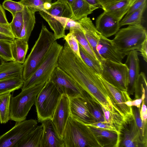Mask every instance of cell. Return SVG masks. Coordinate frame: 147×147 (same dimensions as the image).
Instances as JSON below:
<instances>
[{"label":"cell","mask_w":147,"mask_h":147,"mask_svg":"<svg viewBox=\"0 0 147 147\" xmlns=\"http://www.w3.org/2000/svg\"><path fill=\"white\" fill-rule=\"evenodd\" d=\"M11 93L0 95V123L5 124L10 120Z\"/></svg>","instance_id":"4dcf8cb0"},{"label":"cell","mask_w":147,"mask_h":147,"mask_svg":"<svg viewBox=\"0 0 147 147\" xmlns=\"http://www.w3.org/2000/svg\"><path fill=\"white\" fill-rule=\"evenodd\" d=\"M57 66L102 107L111 112H117L110 93L98 74L74 53L68 45L63 47Z\"/></svg>","instance_id":"6da1fadb"},{"label":"cell","mask_w":147,"mask_h":147,"mask_svg":"<svg viewBox=\"0 0 147 147\" xmlns=\"http://www.w3.org/2000/svg\"><path fill=\"white\" fill-rule=\"evenodd\" d=\"M84 98L96 122L105 121L104 113L101 105L86 92Z\"/></svg>","instance_id":"f546056e"},{"label":"cell","mask_w":147,"mask_h":147,"mask_svg":"<svg viewBox=\"0 0 147 147\" xmlns=\"http://www.w3.org/2000/svg\"><path fill=\"white\" fill-rule=\"evenodd\" d=\"M52 0H20L19 2L24 7H26L31 10L40 11L45 10L44 6L47 3H52Z\"/></svg>","instance_id":"8d00e7d4"},{"label":"cell","mask_w":147,"mask_h":147,"mask_svg":"<svg viewBox=\"0 0 147 147\" xmlns=\"http://www.w3.org/2000/svg\"><path fill=\"white\" fill-rule=\"evenodd\" d=\"M13 17L12 20L10 23V28L15 38H19L23 24L22 11L16 13Z\"/></svg>","instance_id":"d590c367"},{"label":"cell","mask_w":147,"mask_h":147,"mask_svg":"<svg viewBox=\"0 0 147 147\" xmlns=\"http://www.w3.org/2000/svg\"><path fill=\"white\" fill-rule=\"evenodd\" d=\"M65 147H101L89 126L69 117L63 137Z\"/></svg>","instance_id":"3957f363"},{"label":"cell","mask_w":147,"mask_h":147,"mask_svg":"<svg viewBox=\"0 0 147 147\" xmlns=\"http://www.w3.org/2000/svg\"><path fill=\"white\" fill-rule=\"evenodd\" d=\"M98 75L110 93L117 112L124 120L133 117L134 115L132 107L128 106L125 104L127 101L131 100L128 92L115 86Z\"/></svg>","instance_id":"7c38bea8"},{"label":"cell","mask_w":147,"mask_h":147,"mask_svg":"<svg viewBox=\"0 0 147 147\" xmlns=\"http://www.w3.org/2000/svg\"><path fill=\"white\" fill-rule=\"evenodd\" d=\"M45 83L22 90L16 96H12L10 104V120L16 122L26 119L31 108L34 104L38 94Z\"/></svg>","instance_id":"8992f818"},{"label":"cell","mask_w":147,"mask_h":147,"mask_svg":"<svg viewBox=\"0 0 147 147\" xmlns=\"http://www.w3.org/2000/svg\"><path fill=\"white\" fill-rule=\"evenodd\" d=\"M23 64L14 61L4 62L0 67V81L23 75Z\"/></svg>","instance_id":"603a6c76"},{"label":"cell","mask_w":147,"mask_h":147,"mask_svg":"<svg viewBox=\"0 0 147 147\" xmlns=\"http://www.w3.org/2000/svg\"><path fill=\"white\" fill-rule=\"evenodd\" d=\"M61 94L49 80L38 94L34 103L38 121L51 119Z\"/></svg>","instance_id":"52a82bcc"},{"label":"cell","mask_w":147,"mask_h":147,"mask_svg":"<svg viewBox=\"0 0 147 147\" xmlns=\"http://www.w3.org/2000/svg\"><path fill=\"white\" fill-rule=\"evenodd\" d=\"M11 42L0 40V57L4 62L14 61L11 53Z\"/></svg>","instance_id":"74e56055"},{"label":"cell","mask_w":147,"mask_h":147,"mask_svg":"<svg viewBox=\"0 0 147 147\" xmlns=\"http://www.w3.org/2000/svg\"><path fill=\"white\" fill-rule=\"evenodd\" d=\"M53 82L61 94L69 97H84L86 92L76 83L65 72L57 66L54 71L49 80Z\"/></svg>","instance_id":"30bf717a"},{"label":"cell","mask_w":147,"mask_h":147,"mask_svg":"<svg viewBox=\"0 0 147 147\" xmlns=\"http://www.w3.org/2000/svg\"><path fill=\"white\" fill-rule=\"evenodd\" d=\"M130 7L129 0H122L112 5L104 11L120 21Z\"/></svg>","instance_id":"4316f807"},{"label":"cell","mask_w":147,"mask_h":147,"mask_svg":"<svg viewBox=\"0 0 147 147\" xmlns=\"http://www.w3.org/2000/svg\"><path fill=\"white\" fill-rule=\"evenodd\" d=\"M15 38L0 32V40H7L11 42Z\"/></svg>","instance_id":"816d5d0a"},{"label":"cell","mask_w":147,"mask_h":147,"mask_svg":"<svg viewBox=\"0 0 147 147\" xmlns=\"http://www.w3.org/2000/svg\"><path fill=\"white\" fill-rule=\"evenodd\" d=\"M68 44L71 50L76 55L80 57L79 44L75 36L72 33L69 32L64 38Z\"/></svg>","instance_id":"60d3db41"},{"label":"cell","mask_w":147,"mask_h":147,"mask_svg":"<svg viewBox=\"0 0 147 147\" xmlns=\"http://www.w3.org/2000/svg\"><path fill=\"white\" fill-rule=\"evenodd\" d=\"M125 64L128 69V84L127 92L129 95H133L135 88L139 75L140 67L138 51L133 50L129 52Z\"/></svg>","instance_id":"e0dca14e"},{"label":"cell","mask_w":147,"mask_h":147,"mask_svg":"<svg viewBox=\"0 0 147 147\" xmlns=\"http://www.w3.org/2000/svg\"><path fill=\"white\" fill-rule=\"evenodd\" d=\"M0 32L15 38L11 30L10 23L7 24L0 23Z\"/></svg>","instance_id":"f6af8a7d"},{"label":"cell","mask_w":147,"mask_h":147,"mask_svg":"<svg viewBox=\"0 0 147 147\" xmlns=\"http://www.w3.org/2000/svg\"><path fill=\"white\" fill-rule=\"evenodd\" d=\"M24 80L23 75L0 81V95L14 92L22 87Z\"/></svg>","instance_id":"83f0119b"},{"label":"cell","mask_w":147,"mask_h":147,"mask_svg":"<svg viewBox=\"0 0 147 147\" xmlns=\"http://www.w3.org/2000/svg\"><path fill=\"white\" fill-rule=\"evenodd\" d=\"M90 5L98 8L102 9V7L99 0H85Z\"/></svg>","instance_id":"f907efd6"},{"label":"cell","mask_w":147,"mask_h":147,"mask_svg":"<svg viewBox=\"0 0 147 147\" xmlns=\"http://www.w3.org/2000/svg\"><path fill=\"white\" fill-rule=\"evenodd\" d=\"M136 0H129L130 7L132 5Z\"/></svg>","instance_id":"11a10c76"},{"label":"cell","mask_w":147,"mask_h":147,"mask_svg":"<svg viewBox=\"0 0 147 147\" xmlns=\"http://www.w3.org/2000/svg\"><path fill=\"white\" fill-rule=\"evenodd\" d=\"M22 12L23 24L19 38L25 39L28 41L29 37L36 23L35 16L36 12L26 7H24Z\"/></svg>","instance_id":"cb8c5ba5"},{"label":"cell","mask_w":147,"mask_h":147,"mask_svg":"<svg viewBox=\"0 0 147 147\" xmlns=\"http://www.w3.org/2000/svg\"><path fill=\"white\" fill-rule=\"evenodd\" d=\"M69 116V98L67 95L62 94L51 119L60 136L62 139Z\"/></svg>","instance_id":"5bb4252c"},{"label":"cell","mask_w":147,"mask_h":147,"mask_svg":"<svg viewBox=\"0 0 147 147\" xmlns=\"http://www.w3.org/2000/svg\"><path fill=\"white\" fill-rule=\"evenodd\" d=\"M45 11L53 16L70 19L71 18V12L69 5L59 0L52 3L50 8Z\"/></svg>","instance_id":"f1b7e54d"},{"label":"cell","mask_w":147,"mask_h":147,"mask_svg":"<svg viewBox=\"0 0 147 147\" xmlns=\"http://www.w3.org/2000/svg\"><path fill=\"white\" fill-rule=\"evenodd\" d=\"M133 110L135 122L141 135L143 140L147 142V125L144 124L141 118L140 113V109L136 107Z\"/></svg>","instance_id":"ab89813d"},{"label":"cell","mask_w":147,"mask_h":147,"mask_svg":"<svg viewBox=\"0 0 147 147\" xmlns=\"http://www.w3.org/2000/svg\"><path fill=\"white\" fill-rule=\"evenodd\" d=\"M43 131L42 124L37 125L18 144L17 147H41Z\"/></svg>","instance_id":"d4e9b609"},{"label":"cell","mask_w":147,"mask_h":147,"mask_svg":"<svg viewBox=\"0 0 147 147\" xmlns=\"http://www.w3.org/2000/svg\"><path fill=\"white\" fill-rule=\"evenodd\" d=\"M146 3L147 1L138 9L120 21L119 22L120 27L125 25H141L142 15L146 7Z\"/></svg>","instance_id":"d6a6232c"},{"label":"cell","mask_w":147,"mask_h":147,"mask_svg":"<svg viewBox=\"0 0 147 147\" xmlns=\"http://www.w3.org/2000/svg\"><path fill=\"white\" fill-rule=\"evenodd\" d=\"M55 41L53 33L42 25L37 39L23 64V77L24 80L36 70Z\"/></svg>","instance_id":"7a4b0ae2"},{"label":"cell","mask_w":147,"mask_h":147,"mask_svg":"<svg viewBox=\"0 0 147 147\" xmlns=\"http://www.w3.org/2000/svg\"><path fill=\"white\" fill-rule=\"evenodd\" d=\"M138 51H140L144 60L146 62H147V38L142 44Z\"/></svg>","instance_id":"7dc6e473"},{"label":"cell","mask_w":147,"mask_h":147,"mask_svg":"<svg viewBox=\"0 0 147 147\" xmlns=\"http://www.w3.org/2000/svg\"><path fill=\"white\" fill-rule=\"evenodd\" d=\"M69 32L73 34L78 40L79 44L94 59L98 60L90 44L86 38L82 30H69Z\"/></svg>","instance_id":"e575fe53"},{"label":"cell","mask_w":147,"mask_h":147,"mask_svg":"<svg viewBox=\"0 0 147 147\" xmlns=\"http://www.w3.org/2000/svg\"><path fill=\"white\" fill-rule=\"evenodd\" d=\"M104 11L113 4L122 0H99Z\"/></svg>","instance_id":"c3c4849f"},{"label":"cell","mask_w":147,"mask_h":147,"mask_svg":"<svg viewBox=\"0 0 147 147\" xmlns=\"http://www.w3.org/2000/svg\"><path fill=\"white\" fill-rule=\"evenodd\" d=\"M77 21L80 24L97 59L101 63L103 59L98 54L96 49L101 34L97 30L90 18L87 16Z\"/></svg>","instance_id":"d6986e66"},{"label":"cell","mask_w":147,"mask_h":147,"mask_svg":"<svg viewBox=\"0 0 147 147\" xmlns=\"http://www.w3.org/2000/svg\"><path fill=\"white\" fill-rule=\"evenodd\" d=\"M0 23L3 24H9L7 19L5 13L2 6L0 4Z\"/></svg>","instance_id":"681fc988"},{"label":"cell","mask_w":147,"mask_h":147,"mask_svg":"<svg viewBox=\"0 0 147 147\" xmlns=\"http://www.w3.org/2000/svg\"><path fill=\"white\" fill-rule=\"evenodd\" d=\"M69 99V117L86 125L96 122L84 97H70Z\"/></svg>","instance_id":"4fadbf2b"},{"label":"cell","mask_w":147,"mask_h":147,"mask_svg":"<svg viewBox=\"0 0 147 147\" xmlns=\"http://www.w3.org/2000/svg\"><path fill=\"white\" fill-rule=\"evenodd\" d=\"M41 16L48 23L53 31L56 40L64 38L65 34V30L62 24L54 16L48 13L45 10L39 11Z\"/></svg>","instance_id":"484cf974"},{"label":"cell","mask_w":147,"mask_h":147,"mask_svg":"<svg viewBox=\"0 0 147 147\" xmlns=\"http://www.w3.org/2000/svg\"><path fill=\"white\" fill-rule=\"evenodd\" d=\"M87 125L102 129L118 131L116 128L110 123L105 121L102 122H95L92 124Z\"/></svg>","instance_id":"7bdbcfd3"},{"label":"cell","mask_w":147,"mask_h":147,"mask_svg":"<svg viewBox=\"0 0 147 147\" xmlns=\"http://www.w3.org/2000/svg\"><path fill=\"white\" fill-rule=\"evenodd\" d=\"M102 108L104 113L105 121L110 123L115 127L119 134L124 121L123 118L117 112H111L107 110L102 106Z\"/></svg>","instance_id":"836d02e7"},{"label":"cell","mask_w":147,"mask_h":147,"mask_svg":"<svg viewBox=\"0 0 147 147\" xmlns=\"http://www.w3.org/2000/svg\"><path fill=\"white\" fill-rule=\"evenodd\" d=\"M4 62V61L0 57V67L1 66V65L3 64V63Z\"/></svg>","instance_id":"9f6ffc18"},{"label":"cell","mask_w":147,"mask_h":147,"mask_svg":"<svg viewBox=\"0 0 147 147\" xmlns=\"http://www.w3.org/2000/svg\"><path fill=\"white\" fill-rule=\"evenodd\" d=\"M146 1L147 0H136L130 7L124 17L128 16L133 12L140 8Z\"/></svg>","instance_id":"ee69618b"},{"label":"cell","mask_w":147,"mask_h":147,"mask_svg":"<svg viewBox=\"0 0 147 147\" xmlns=\"http://www.w3.org/2000/svg\"><path fill=\"white\" fill-rule=\"evenodd\" d=\"M96 49L103 59L121 63L127 54L121 52L115 46L112 40L101 34Z\"/></svg>","instance_id":"9a60e30c"},{"label":"cell","mask_w":147,"mask_h":147,"mask_svg":"<svg viewBox=\"0 0 147 147\" xmlns=\"http://www.w3.org/2000/svg\"><path fill=\"white\" fill-rule=\"evenodd\" d=\"M80 57L83 62L96 74L100 75L102 68L101 63L94 59L79 44Z\"/></svg>","instance_id":"1f68e13d"},{"label":"cell","mask_w":147,"mask_h":147,"mask_svg":"<svg viewBox=\"0 0 147 147\" xmlns=\"http://www.w3.org/2000/svg\"><path fill=\"white\" fill-rule=\"evenodd\" d=\"M147 38L146 30L142 25H129L119 29L111 40L120 51L128 54L133 50L138 51Z\"/></svg>","instance_id":"5b68a950"},{"label":"cell","mask_w":147,"mask_h":147,"mask_svg":"<svg viewBox=\"0 0 147 147\" xmlns=\"http://www.w3.org/2000/svg\"><path fill=\"white\" fill-rule=\"evenodd\" d=\"M63 46L55 41L46 55L33 74L24 80L23 90L37 85L45 83L49 80L57 66L59 57Z\"/></svg>","instance_id":"277c9868"},{"label":"cell","mask_w":147,"mask_h":147,"mask_svg":"<svg viewBox=\"0 0 147 147\" xmlns=\"http://www.w3.org/2000/svg\"><path fill=\"white\" fill-rule=\"evenodd\" d=\"M2 6L3 8L10 12L13 17L16 13L22 11L24 8V6L19 2L12 0H5L2 3Z\"/></svg>","instance_id":"f35d334b"},{"label":"cell","mask_w":147,"mask_h":147,"mask_svg":"<svg viewBox=\"0 0 147 147\" xmlns=\"http://www.w3.org/2000/svg\"><path fill=\"white\" fill-rule=\"evenodd\" d=\"M88 126L101 147H118L119 136L117 132Z\"/></svg>","instance_id":"ffe728a7"},{"label":"cell","mask_w":147,"mask_h":147,"mask_svg":"<svg viewBox=\"0 0 147 147\" xmlns=\"http://www.w3.org/2000/svg\"><path fill=\"white\" fill-rule=\"evenodd\" d=\"M119 22L104 11L97 18L95 27L100 34L107 38L115 34L119 29Z\"/></svg>","instance_id":"ac0fdd59"},{"label":"cell","mask_w":147,"mask_h":147,"mask_svg":"<svg viewBox=\"0 0 147 147\" xmlns=\"http://www.w3.org/2000/svg\"><path fill=\"white\" fill-rule=\"evenodd\" d=\"M63 2L67 3L69 6L71 5L75 0H59Z\"/></svg>","instance_id":"f5cc1de1"},{"label":"cell","mask_w":147,"mask_h":147,"mask_svg":"<svg viewBox=\"0 0 147 147\" xmlns=\"http://www.w3.org/2000/svg\"><path fill=\"white\" fill-rule=\"evenodd\" d=\"M11 47L14 61L23 64L28 49V41L24 38H15L11 42Z\"/></svg>","instance_id":"7402d4cb"},{"label":"cell","mask_w":147,"mask_h":147,"mask_svg":"<svg viewBox=\"0 0 147 147\" xmlns=\"http://www.w3.org/2000/svg\"><path fill=\"white\" fill-rule=\"evenodd\" d=\"M41 123L43 128L41 147H65L64 141L51 119L45 120Z\"/></svg>","instance_id":"2e32d148"},{"label":"cell","mask_w":147,"mask_h":147,"mask_svg":"<svg viewBox=\"0 0 147 147\" xmlns=\"http://www.w3.org/2000/svg\"><path fill=\"white\" fill-rule=\"evenodd\" d=\"M118 147H146L136 124L134 116L124 120L119 132Z\"/></svg>","instance_id":"8fae6325"},{"label":"cell","mask_w":147,"mask_h":147,"mask_svg":"<svg viewBox=\"0 0 147 147\" xmlns=\"http://www.w3.org/2000/svg\"><path fill=\"white\" fill-rule=\"evenodd\" d=\"M71 12V19L78 21L87 16L97 7L92 6L85 0H75L69 6Z\"/></svg>","instance_id":"44dd1931"},{"label":"cell","mask_w":147,"mask_h":147,"mask_svg":"<svg viewBox=\"0 0 147 147\" xmlns=\"http://www.w3.org/2000/svg\"><path fill=\"white\" fill-rule=\"evenodd\" d=\"M141 118L145 125H147V110L146 104L142 102L141 109L140 111Z\"/></svg>","instance_id":"bcb514c9"},{"label":"cell","mask_w":147,"mask_h":147,"mask_svg":"<svg viewBox=\"0 0 147 147\" xmlns=\"http://www.w3.org/2000/svg\"><path fill=\"white\" fill-rule=\"evenodd\" d=\"M54 17L62 24L65 30H69L74 29L82 30L80 24L77 21L69 18Z\"/></svg>","instance_id":"b9f144b4"},{"label":"cell","mask_w":147,"mask_h":147,"mask_svg":"<svg viewBox=\"0 0 147 147\" xmlns=\"http://www.w3.org/2000/svg\"><path fill=\"white\" fill-rule=\"evenodd\" d=\"M10 130L0 136V147H17L18 144L37 126L33 119L16 122Z\"/></svg>","instance_id":"9c48e42d"},{"label":"cell","mask_w":147,"mask_h":147,"mask_svg":"<svg viewBox=\"0 0 147 147\" xmlns=\"http://www.w3.org/2000/svg\"><path fill=\"white\" fill-rule=\"evenodd\" d=\"M101 63L102 71L99 75L101 77L115 86L127 92L128 69L126 64L105 59Z\"/></svg>","instance_id":"ba28073f"},{"label":"cell","mask_w":147,"mask_h":147,"mask_svg":"<svg viewBox=\"0 0 147 147\" xmlns=\"http://www.w3.org/2000/svg\"><path fill=\"white\" fill-rule=\"evenodd\" d=\"M132 100L127 101L125 102V104L128 106L132 107Z\"/></svg>","instance_id":"db71d44e"}]
</instances>
